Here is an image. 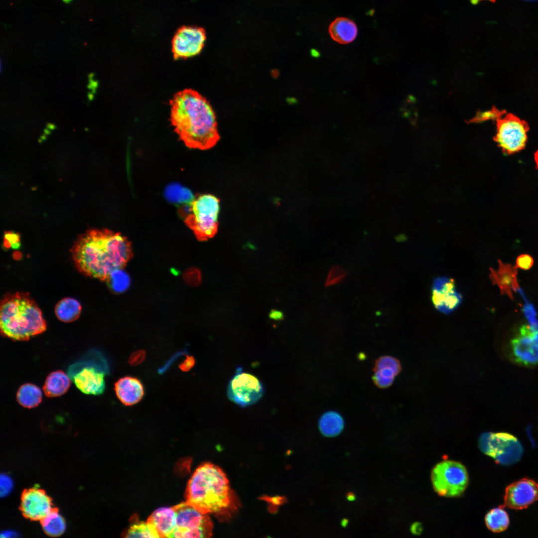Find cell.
Masks as SVG:
<instances>
[{
    "instance_id": "1",
    "label": "cell",
    "mask_w": 538,
    "mask_h": 538,
    "mask_svg": "<svg viewBox=\"0 0 538 538\" xmlns=\"http://www.w3.org/2000/svg\"><path fill=\"white\" fill-rule=\"evenodd\" d=\"M77 269L88 276L107 280L132 256L130 242L119 233L91 229L76 240L71 250Z\"/></svg>"
},
{
    "instance_id": "2",
    "label": "cell",
    "mask_w": 538,
    "mask_h": 538,
    "mask_svg": "<svg viewBox=\"0 0 538 538\" xmlns=\"http://www.w3.org/2000/svg\"><path fill=\"white\" fill-rule=\"evenodd\" d=\"M169 105L171 124L186 146L205 150L216 144L219 139L216 116L205 97L185 89L174 95Z\"/></svg>"
},
{
    "instance_id": "3",
    "label": "cell",
    "mask_w": 538,
    "mask_h": 538,
    "mask_svg": "<svg viewBox=\"0 0 538 538\" xmlns=\"http://www.w3.org/2000/svg\"><path fill=\"white\" fill-rule=\"evenodd\" d=\"M185 497L187 503L204 513H217L229 507L232 493L224 472L217 466L205 463L188 481Z\"/></svg>"
},
{
    "instance_id": "4",
    "label": "cell",
    "mask_w": 538,
    "mask_h": 538,
    "mask_svg": "<svg viewBox=\"0 0 538 538\" xmlns=\"http://www.w3.org/2000/svg\"><path fill=\"white\" fill-rule=\"evenodd\" d=\"M0 327L2 335L15 341H26L43 333L46 323L41 310L27 293L8 294L1 300Z\"/></svg>"
},
{
    "instance_id": "5",
    "label": "cell",
    "mask_w": 538,
    "mask_h": 538,
    "mask_svg": "<svg viewBox=\"0 0 538 538\" xmlns=\"http://www.w3.org/2000/svg\"><path fill=\"white\" fill-rule=\"evenodd\" d=\"M220 201L211 194H203L192 202L184 222L199 241L214 237L218 231Z\"/></svg>"
},
{
    "instance_id": "6",
    "label": "cell",
    "mask_w": 538,
    "mask_h": 538,
    "mask_svg": "<svg viewBox=\"0 0 538 538\" xmlns=\"http://www.w3.org/2000/svg\"><path fill=\"white\" fill-rule=\"evenodd\" d=\"M435 491L439 495L455 497L461 495L468 483V475L461 463L445 460L436 465L431 473Z\"/></svg>"
},
{
    "instance_id": "7",
    "label": "cell",
    "mask_w": 538,
    "mask_h": 538,
    "mask_svg": "<svg viewBox=\"0 0 538 538\" xmlns=\"http://www.w3.org/2000/svg\"><path fill=\"white\" fill-rule=\"evenodd\" d=\"M479 446L486 455L503 465H510L519 461L524 449L519 440L506 432H485L479 437Z\"/></svg>"
},
{
    "instance_id": "8",
    "label": "cell",
    "mask_w": 538,
    "mask_h": 538,
    "mask_svg": "<svg viewBox=\"0 0 538 538\" xmlns=\"http://www.w3.org/2000/svg\"><path fill=\"white\" fill-rule=\"evenodd\" d=\"M176 513V527L171 538H210L213 524L208 514L204 513L186 502L173 507Z\"/></svg>"
},
{
    "instance_id": "9",
    "label": "cell",
    "mask_w": 538,
    "mask_h": 538,
    "mask_svg": "<svg viewBox=\"0 0 538 538\" xmlns=\"http://www.w3.org/2000/svg\"><path fill=\"white\" fill-rule=\"evenodd\" d=\"M528 124L509 113L497 120L494 140L503 152L512 155L524 149L528 140Z\"/></svg>"
},
{
    "instance_id": "10",
    "label": "cell",
    "mask_w": 538,
    "mask_h": 538,
    "mask_svg": "<svg viewBox=\"0 0 538 538\" xmlns=\"http://www.w3.org/2000/svg\"><path fill=\"white\" fill-rule=\"evenodd\" d=\"M264 393V386L258 378L244 372L242 367L236 368L227 387V396L232 402L242 407L248 406L257 403Z\"/></svg>"
},
{
    "instance_id": "11",
    "label": "cell",
    "mask_w": 538,
    "mask_h": 538,
    "mask_svg": "<svg viewBox=\"0 0 538 538\" xmlns=\"http://www.w3.org/2000/svg\"><path fill=\"white\" fill-rule=\"evenodd\" d=\"M206 39L202 27L186 25L178 28L171 41V51L174 59H185L198 55Z\"/></svg>"
},
{
    "instance_id": "12",
    "label": "cell",
    "mask_w": 538,
    "mask_h": 538,
    "mask_svg": "<svg viewBox=\"0 0 538 538\" xmlns=\"http://www.w3.org/2000/svg\"><path fill=\"white\" fill-rule=\"evenodd\" d=\"M511 350L515 360L525 365L538 364V330L524 325L511 340Z\"/></svg>"
},
{
    "instance_id": "13",
    "label": "cell",
    "mask_w": 538,
    "mask_h": 538,
    "mask_svg": "<svg viewBox=\"0 0 538 538\" xmlns=\"http://www.w3.org/2000/svg\"><path fill=\"white\" fill-rule=\"evenodd\" d=\"M431 300L436 309L449 314L460 305L462 296L456 290L453 279L441 276L436 278L433 282Z\"/></svg>"
},
{
    "instance_id": "14",
    "label": "cell",
    "mask_w": 538,
    "mask_h": 538,
    "mask_svg": "<svg viewBox=\"0 0 538 538\" xmlns=\"http://www.w3.org/2000/svg\"><path fill=\"white\" fill-rule=\"evenodd\" d=\"M538 499V484L524 478L509 485L506 489L504 502L508 508L521 510L526 508Z\"/></svg>"
},
{
    "instance_id": "15",
    "label": "cell",
    "mask_w": 538,
    "mask_h": 538,
    "mask_svg": "<svg viewBox=\"0 0 538 538\" xmlns=\"http://www.w3.org/2000/svg\"><path fill=\"white\" fill-rule=\"evenodd\" d=\"M20 510L26 518L41 521L53 509L51 498L42 490L33 488L25 490L21 497Z\"/></svg>"
},
{
    "instance_id": "16",
    "label": "cell",
    "mask_w": 538,
    "mask_h": 538,
    "mask_svg": "<svg viewBox=\"0 0 538 538\" xmlns=\"http://www.w3.org/2000/svg\"><path fill=\"white\" fill-rule=\"evenodd\" d=\"M104 373L92 367H85L73 376L77 388L87 395H99L105 389Z\"/></svg>"
},
{
    "instance_id": "17",
    "label": "cell",
    "mask_w": 538,
    "mask_h": 538,
    "mask_svg": "<svg viewBox=\"0 0 538 538\" xmlns=\"http://www.w3.org/2000/svg\"><path fill=\"white\" fill-rule=\"evenodd\" d=\"M490 278L493 284L498 286L502 294H506L513 299V291L520 288L516 268L499 260L498 269L490 268Z\"/></svg>"
},
{
    "instance_id": "18",
    "label": "cell",
    "mask_w": 538,
    "mask_h": 538,
    "mask_svg": "<svg viewBox=\"0 0 538 538\" xmlns=\"http://www.w3.org/2000/svg\"><path fill=\"white\" fill-rule=\"evenodd\" d=\"M114 389L120 401L126 406H131L140 402L144 395L143 384L138 379L126 376L115 384Z\"/></svg>"
},
{
    "instance_id": "19",
    "label": "cell",
    "mask_w": 538,
    "mask_h": 538,
    "mask_svg": "<svg viewBox=\"0 0 538 538\" xmlns=\"http://www.w3.org/2000/svg\"><path fill=\"white\" fill-rule=\"evenodd\" d=\"M401 370V365L398 359L390 356L381 357L375 365L374 382L379 388L389 387Z\"/></svg>"
},
{
    "instance_id": "20",
    "label": "cell",
    "mask_w": 538,
    "mask_h": 538,
    "mask_svg": "<svg viewBox=\"0 0 538 538\" xmlns=\"http://www.w3.org/2000/svg\"><path fill=\"white\" fill-rule=\"evenodd\" d=\"M147 521L156 529L160 538H171L176 527V513L172 507H162L154 511Z\"/></svg>"
},
{
    "instance_id": "21",
    "label": "cell",
    "mask_w": 538,
    "mask_h": 538,
    "mask_svg": "<svg viewBox=\"0 0 538 538\" xmlns=\"http://www.w3.org/2000/svg\"><path fill=\"white\" fill-rule=\"evenodd\" d=\"M330 36L337 42L345 44L352 42L358 33L357 26L352 19L338 17L330 24L328 28Z\"/></svg>"
},
{
    "instance_id": "22",
    "label": "cell",
    "mask_w": 538,
    "mask_h": 538,
    "mask_svg": "<svg viewBox=\"0 0 538 538\" xmlns=\"http://www.w3.org/2000/svg\"><path fill=\"white\" fill-rule=\"evenodd\" d=\"M70 384L71 381L67 375L61 370H57L51 372L47 376L42 389L47 397H58L67 392Z\"/></svg>"
},
{
    "instance_id": "23",
    "label": "cell",
    "mask_w": 538,
    "mask_h": 538,
    "mask_svg": "<svg viewBox=\"0 0 538 538\" xmlns=\"http://www.w3.org/2000/svg\"><path fill=\"white\" fill-rule=\"evenodd\" d=\"M344 422L342 416L334 411L326 412L320 417L318 426L322 435L326 437H334L343 430Z\"/></svg>"
},
{
    "instance_id": "24",
    "label": "cell",
    "mask_w": 538,
    "mask_h": 538,
    "mask_svg": "<svg viewBox=\"0 0 538 538\" xmlns=\"http://www.w3.org/2000/svg\"><path fill=\"white\" fill-rule=\"evenodd\" d=\"M42 393L37 386L25 383L22 385L16 393V400L22 406L31 408L38 406L41 402Z\"/></svg>"
},
{
    "instance_id": "25",
    "label": "cell",
    "mask_w": 538,
    "mask_h": 538,
    "mask_svg": "<svg viewBox=\"0 0 538 538\" xmlns=\"http://www.w3.org/2000/svg\"><path fill=\"white\" fill-rule=\"evenodd\" d=\"M81 305L76 299L67 297L60 300L55 307L57 317L64 322H71L77 319L81 312Z\"/></svg>"
},
{
    "instance_id": "26",
    "label": "cell",
    "mask_w": 538,
    "mask_h": 538,
    "mask_svg": "<svg viewBox=\"0 0 538 538\" xmlns=\"http://www.w3.org/2000/svg\"><path fill=\"white\" fill-rule=\"evenodd\" d=\"M40 521L44 533L51 537L60 536L66 529L64 518L55 509H53Z\"/></svg>"
},
{
    "instance_id": "27",
    "label": "cell",
    "mask_w": 538,
    "mask_h": 538,
    "mask_svg": "<svg viewBox=\"0 0 538 538\" xmlns=\"http://www.w3.org/2000/svg\"><path fill=\"white\" fill-rule=\"evenodd\" d=\"M124 538H160L155 527L147 521H140L135 516L129 528L123 534Z\"/></svg>"
},
{
    "instance_id": "28",
    "label": "cell",
    "mask_w": 538,
    "mask_h": 538,
    "mask_svg": "<svg viewBox=\"0 0 538 538\" xmlns=\"http://www.w3.org/2000/svg\"><path fill=\"white\" fill-rule=\"evenodd\" d=\"M166 198L169 202L176 204L191 205L195 199L192 192L178 184L168 185L164 191Z\"/></svg>"
},
{
    "instance_id": "29",
    "label": "cell",
    "mask_w": 538,
    "mask_h": 538,
    "mask_svg": "<svg viewBox=\"0 0 538 538\" xmlns=\"http://www.w3.org/2000/svg\"><path fill=\"white\" fill-rule=\"evenodd\" d=\"M485 521L487 527L494 533L505 531L510 522L507 513L501 507L490 510L486 514Z\"/></svg>"
},
{
    "instance_id": "30",
    "label": "cell",
    "mask_w": 538,
    "mask_h": 538,
    "mask_svg": "<svg viewBox=\"0 0 538 538\" xmlns=\"http://www.w3.org/2000/svg\"><path fill=\"white\" fill-rule=\"evenodd\" d=\"M107 281L110 282L112 289L117 292L125 291L130 283L129 275L121 269L114 270Z\"/></svg>"
},
{
    "instance_id": "31",
    "label": "cell",
    "mask_w": 538,
    "mask_h": 538,
    "mask_svg": "<svg viewBox=\"0 0 538 538\" xmlns=\"http://www.w3.org/2000/svg\"><path fill=\"white\" fill-rule=\"evenodd\" d=\"M525 300L526 303L523 308V313L529 321L530 325L533 328L538 330V320L535 308L527 299Z\"/></svg>"
},
{
    "instance_id": "32",
    "label": "cell",
    "mask_w": 538,
    "mask_h": 538,
    "mask_svg": "<svg viewBox=\"0 0 538 538\" xmlns=\"http://www.w3.org/2000/svg\"><path fill=\"white\" fill-rule=\"evenodd\" d=\"M346 272L339 267H334L330 270L326 282V285L329 286L341 282Z\"/></svg>"
},
{
    "instance_id": "33",
    "label": "cell",
    "mask_w": 538,
    "mask_h": 538,
    "mask_svg": "<svg viewBox=\"0 0 538 538\" xmlns=\"http://www.w3.org/2000/svg\"><path fill=\"white\" fill-rule=\"evenodd\" d=\"M507 113L505 110L500 111L496 108L491 110L480 113L477 116L479 121H485L488 120H498Z\"/></svg>"
},
{
    "instance_id": "34",
    "label": "cell",
    "mask_w": 538,
    "mask_h": 538,
    "mask_svg": "<svg viewBox=\"0 0 538 538\" xmlns=\"http://www.w3.org/2000/svg\"><path fill=\"white\" fill-rule=\"evenodd\" d=\"M185 279L187 283L191 285L197 286L199 285L201 281L200 271L196 268L190 269L186 272Z\"/></svg>"
},
{
    "instance_id": "35",
    "label": "cell",
    "mask_w": 538,
    "mask_h": 538,
    "mask_svg": "<svg viewBox=\"0 0 538 538\" xmlns=\"http://www.w3.org/2000/svg\"><path fill=\"white\" fill-rule=\"evenodd\" d=\"M534 263L532 257L528 254H522L518 257L516 264L518 268L527 270L531 269Z\"/></svg>"
},
{
    "instance_id": "36",
    "label": "cell",
    "mask_w": 538,
    "mask_h": 538,
    "mask_svg": "<svg viewBox=\"0 0 538 538\" xmlns=\"http://www.w3.org/2000/svg\"><path fill=\"white\" fill-rule=\"evenodd\" d=\"M12 488L11 479L6 474H1L0 478V490L1 496H5L11 491Z\"/></svg>"
},
{
    "instance_id": "37",
    "label": "cell",
    "mask_w": 538,
    "mask_h": 538,
    "mask_svg": "<svg viewBox=\"0 0 538 538\" xmlns=\"http://www.w3.org/2000/svg\"><path fill=\"white\" fill-rule=\"evenodd\" d=\"M145 357V352L140 350L134 352L130 356L128 362L133 366H136L142 363Z\"/></svg>"
},
{
    "instance_id": "38",
    "label": "cell",
    "mask_w": 538,
    "mask_h": 538,
    "mask_svg": "<svg viewBox=\"0 0 538 538\" xmlns=\"http://www.w3.org/2000/svg\"><path fill=\"white\" fill-rule=\"evenodd\" d=\"M5 244L12 247L16 248L19 246V236L12 232H5L4 234Z\"/></svg>"
},
{
    "instance_id": "39",
    "label": "cell",
    "mask_w": 538,
    "mask_h": 538,
    "mask_svg": "<svg viewBox=\"0 0 538 538\" xmlns=\"http://www.w3.org/2000/svg\"><path fill=\"white\" fill-rule=\"evenodd\" d=\"M195 360L192 356L186 355V359L179 366V369L183 372H188L195 365Z\"/></svg>"
},
{
    "instance_id": "40",
    "label": "cell",
    "mask_w": 538,
    "mask_h": 538,
    "mask_svg": "<svg viewBox=\"0 0 538 538\" xmlns=\"http://www.w3.org/2000/svg\"><path fill=\"white\" fill-rule=\"evenodd\" d=\"M269 317L275 320H280L283 319L284 315L281 311L272 309L269 313Z\"/></svg>"
},
{
    "instance_id": "41",
    "label": "cell",
    "mask_w": 538,
    "mask_h": 538,
    "mask_svg": "<svg viewBox=\"0 0 538 538\" xmlns=\"http://www.w3.org/2000/svg\"><path fill=\"white\" fill-rule=\"evenodd\" d=\"M410 530L413 534L418 535L422 532V527L420 523H414L411 526Z\"/></svg>"
},
{
    "instance_id": "42",
    "label": "cell",
    "mask_w": 538,
    "mask_h": 538,
    "mask_svg": "<svg viewBox=\"0 0 538 538\" xmlns=\"http://www.w3.org/2000/svg\"><path fill=\"white\" fill-rule=\"evenodd\" d=\"M17 535V534L16 533V532H14V531H13L8 530V531H3L1 533V537H3V538H11L12 537H12H16Z\"/></svg>"
},
{
    "instance_id": "43",
    "label": "cell",
    "mask_w": 538,
    "mask_h": 538,
    "mask_svg": "<svg viewBox=\"0 0 538 538\" xmlns=\"http://www.w3.org/2000/svg\"><path fill=\"white\" fill-rule=\"evenodd\" d=\"M346 498L349 501H353L355 500V495L354 493L349 492L347 494Z\"/></svg>"
},
{
    "instance_id": "44",
    "label": "cell",
    "mask_w": 538,
    "mask_h": 538,
    "mask_svg": "<svg viewBox=\"0 0 538 538\" xmlns=\"http://www.w3.org/2000/svg\"><path fill=\"white\" fill-rule=\"evenodd\" d=\"M534 159L536 164V167L538 169V150H537L534 154Z\"/></svg>"
},
{
    "instance_id": "45",
    "label": "cell",
    "mask_w": 538,
    "mask_h": 538,
    "mask_svg": "<svg viewBox=\"0 0 538 538\" xmlns=\"http://www.w3.org/2000/svg\"><path fill=\"white\" fill-rule=\"evenodd\" d=\"M348 524V520L347 519H343L341 522V525L343 527H346Z\"/></svg>"
},
{
    "instance_id": "46",
    "label": "cell",
    "mask_w": 538,
    "mask_h": 538,
    "mask_svg": "<svg viewBox=\"0 0 538 538\" xmlns=\"http://www.w3.org/2000/svg\"><path fill=\"white\" fill-rule=\"evenodd\" d=\"M480 0H470L471 2L473 4H476ZM489 0L492 1H495V0Z\"/></svg>"
},
{
    "instance_id": "47",
    "label": "cell",
    "mask_w": 538,
    "mask_h": 538,
    "mask_svg": "<svg viewBox=\"0 0 538 538\" xmlns=\"http://www.w3.org/2000/svg\"><path fill=\"white\" fill-rule=\"evenodd\" d=\"M65 2H69L71 0H63Z\"/></svg>"
}]
</instances>
